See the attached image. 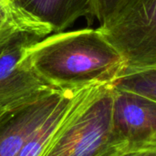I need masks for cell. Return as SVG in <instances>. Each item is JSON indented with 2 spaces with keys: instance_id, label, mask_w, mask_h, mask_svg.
Segmentation results:
<instances>
[{
  "instance_id": "obj_1",
  "label": "cell",
  "mask_w": 156,
  "mask_h": 156,
  "mask_svg": "<svg viewBox=\"0 0 156 156\" xmlns=\"http://www.w3.org/2000/svg\"><path fill=\"white\" fill-rule=\"evenodd\" d=\"M23 62L58 90L113 83L125 69L123 58L99 28L47 36L27 48Z\"/></svg>"
},
{
  "instance_id": "obj_2",
  "label": "cell",
  "mask_w": 156,
  "mask_h": 156,
  "mask_svg": "<svg viewBox=\"0 0 156 156\" xmlns=\"http://www.w3.org/2000/svg\"><path fill=\"white\" fill-rule=\"evenodd\" d=\"M113 83L76 91L58 133L41 156H122L113 128Z\"/></svg>"
},
{
  "instance_id": "obj_3",
  "label": "cell",
  "mask_w": 156,
  "mask_h": 156,
  "mask_svg": "<svg viewBox=\"0 0 156 156\" xmlns=\"http://www.w3.org/2000/svg\"><path fill=\"white\" fill-rule=\"evenodd\" d=\"M99 29L123 58V73L156 67V0H126Z\"/></svg>"
},
{
  "instance_id": "obj_4",
  "label": "cell",
  "mask_w": 156,
  "mask_h": 156,
  "mask_svg": "<svg viewBox=\"0 0 156 156\" xmlns=\"http://www.w3.org/2000/svg\"><path fill=\"white\" fill-rule=\"evenodd\" d=\"M48 35L41 27H26L0 48L1 109L6 111L19 107L55 90L23 62L27 48Z\"/></svg>"
},
{
  "instance_id": "obj_5",
  "label": "cell",
  "mask_w": 156,
  "mask_h": 156,
  "mask_svg": "<svg viewBox=\"0 0 156 156\" xmlns=\"http://www.w3.org/2000/svg\"><path fill=\"white\" fill-rule=\"evenodd\" d=\"M113 128L125 154L156 150V101L114 88Z\"/></svg>"
},
{
  "instance_id": "obj_6",
  "label": "cell",
  "mask_w": 156,
  "mask_h": 156,
  "mask_svg": "<svg viewBox=\"0 0 156 156\" xmlns=\"http://www.w3.org/2000/svg\"><path fill=\"white\" fill-rule=\"evenodd\" d=\"M68 92L54 90L32 102L6 110L0 117V156L17 155Z\"/></svg>"
},
{
  "instance_id": "obj_7",
  "label": "cell",
  "mask_w": 156,
  "mask_h": 156,
  "mask_svg": "<svg viewBox=\"0 0 156 156\" xmlns=\"http://www.w3.org/2000/svg\"><path fill=\"white\" fill-rule=\"evenodd\" d=\"M27 23L51 33L62 32L80 17L91 16L90 0H11Z\"/></svg>"
},
{
  "instance_id": "obj_8",
  "label": "cell",
  "mask_w": 156,
  "mask_h": 156,
  "mask_svg": "<svg viewBox=\"0 0 156 156\" xmlns=\"http://www.w3.org/2000/svg\"><path fill=\"white\" fill-rule=\"evenodd\" d=\"M77 90H69L56 109L28 138L16 156H41L43 154L62 124Z\"/></svg>"
},
{
  "instance_id": "obj_9",
  "label": "cell",
  "mask_w": 156,
  "mask_h": 156,
  "mask_svg": "<svg viewBox=\"0 0 156 156\" xmlns=\"http://www.w3.org/2000/svg\"><path fill=\"white\" fill-rule=\"evenodd\" d=\"M115 89L156 101V67L123 73L113 82Z\"/></svg>"
},
{
  "instance_id": "obj_10",
  "label": "cell",
  "mask_w": 156,
  "mask_h": 156,
  "mask_svg": "<svg viewBox=\"0 0 156 156\" xmlns=\"http://www.w3.org/2000/svg\"><path fill=\"white\" fill-rule=\"evenodd\" d=\"M29 27L36 26L21 18L12 7L9 0H0V45L10 39L16 32Z\"/></svg>"
},
{
  "instance_id": "obj_11",
  "label": "cell",
  "mask_w": 156,
  "mask_h": 156,
  "mask_svg": "<svg viewBox=\"0 0 156 156\" xmlns=\"http://www.w3.org/2000/svg\"><path fill=\"white\" fill-rule=\"evenodd\" d=\"M126 0H90L91 16L100 22V27L106 24L123 5Z\"/></svg>"
},
{
  "instance_id": "obj_12",
  "label": "cell",
  "mask_w": 156,
  "mask_h": 156,
  "mask_svg": "<svg viewBox=\"0 0 156 156\" xmlns=\"http://www.w3.org/2000/svg\"><path fill=\"white\" fill-rule=\"evenodd\" d=\"M122 156H156L155 151H144V152H134L128 153Z\"/></svg>"
},
{
  "instance_id": "obj_13",
  "label": "cell",
  "mask_w": 156,
  "mask_h": 156,
  "mask_svg": "<svg viewBox=\"0 0 156 156\" xmlns=\"http://www.w3.org/2000/svg\"><path fill=\"white\" fill-rule=\"evenodd\" d=\"M5 112V110H3V109H1V108H0V117H1L2 115H3V113H4Z\"/></svg>"
},
{
  "instance_id": "obj_14",
  "label": "cell",
  "mask_w": 156,
  "mask_h": 156,
  "mask_svg": "<svg viewBox=\"0 0 156 156\" xmlns=\"http://www.w3.org/2000/svg\"><path fill=\"white\" fill-rule=\"evenodd\" d=\"M16 33H17V32H16ZM8 40H9V39H8ZM8 40H7L6 42H5V43H3V44H1V45H0V48H2V47L4 46V45H5V44H6V43L8 42Z\"/></svg>"
},
{
  "instance_id": "obj_15",
  "label": "cell",
  "mask_w": 156,
  "mask_h": 156,
  "mask_svg": "<svg viewBox=\"0 0 156 156\" xmlns=\"http://www.w3.org/2000/svg\"><path fill=\"white\" fill-rule=\"evenodd\" d=\"M9 1H11V0H9Z\"/></svg>"
}]
</instances>
